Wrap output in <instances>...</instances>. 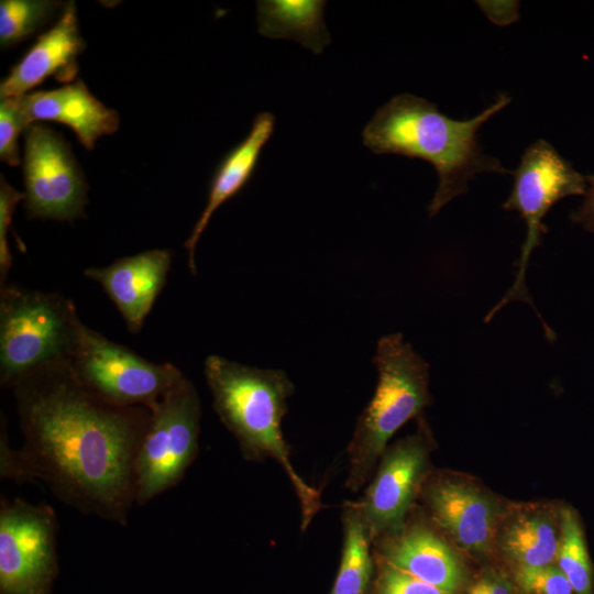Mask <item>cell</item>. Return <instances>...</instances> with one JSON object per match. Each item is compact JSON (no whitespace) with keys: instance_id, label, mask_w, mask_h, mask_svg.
<instances>
[{"instance_id":"cell-1","label":"cell","mask_w":594,"mask_h":594,"mask_svg":"<svg viewBox=\"0 0 594 594\" xmlns=\"http://www.w3.org/2000/svg\"><path fill=\"white\" fill-rule=\"evenodd\" d=\"M12 389L24 441L12 450L2 421L1 479L41 481L74 509L127 526L151 411L106 402L77 380L68 361L32 372Z\"/></svg>"},{"instance_id":"cell-2","label":"cell","mask_w":594,"mask_h":594,"mask_svg":"<svg viewBox=\"0 0 594 594\" xmlns=\"http://www.w3.org/2000/svg\"><path fill=\"white\" fill-rule=\"evenodd\" d=\"M509 102L507 94H498L477 116L454 120L424 98L400 94L378 108L364 127L363 144L375 154L420 158L433 165L438 187L428 206V213L433 217L464 194L476 174L514 175L497 158L484 154L477 142L479 129Z\"/></svg>"},{"instance_id":"cell-3","label":"cell","mask_w":594,"mask_h":594,"mask_svg":"<svg viewBox=\"0 0 594 594\" xmlns=\"http://www.w3.org/2000/svg\"><path fill=\"white\" fill-rule=\"evenodd\" d=\"M204 373L213 408L233 435L242 457L252 462L274 460L285 472L300 507V527L306 530L322 507L321 494L296 471L282 421L295 387L277 369H258L208 355Z\"/></svg>"},{"instance_id":"cell-4","label":"cell","mask_w":594,"mask_h":594,"mask_svg":"<svg viewBox=\"0 0 594 594\" xmlns=\"http://www.w3.org/2000/svg\"><path fill=\"white\" fill-rule=\"evenodd\" d=\"M373 363L378 380L373 397L359 416L346 448L344 485L359 492L372 477L391 438L431 403L429 365L402 333L382 337Z\"/></svg>"},{"instance_id":"cell-5","label":"cell","mask_w":594,"mask_h":594,"mask_svg":"<svg viewBox=\"0 0 594 594\" xmlns=\"http://www.w3.org/2000/svg\"><path fill=\"white\" fill-rule=\"evenodd\" d=\"M81 324L66 296L15 284L1 286V386L12 388L45 365L68 361Z\"/></svg>"},{"instance_id":"cell-6","label":"cell","mask_w":594,"mask_h":594,"mask_svg":"<svg viewBox=\"0 0 594 594\" xmlns=\"http://www.w3.org/2000/svg\"><path fill=\"white\" fill-rule=\"evenodd\" d=\"M150 411L134 465L138 505L176 486L199 451L201 404L186 376Z\"/></svg>"},{"instance_id":"cell-7","label":"cell","mask_w":594,"mask_h":594,"mask_svg":"<svg viewBox=\"0 0 594 594\" xmlns=\"http://www.w3.org/2000/svg\"><path fill=\"white\" fill-rule=\"evenodd\" d=\"M69 366L87 388L120 407L152 409L185 375L172 363H153L81 324Z\"/></svg>"},{"instance_id":"cell-8","label":"cell","mask_w":594,"mask_h":594,"mask_svg":"<svg viewBox=\"0 0 594 594\" xmlns=\"http://www.w3.org/2000/svg\"><path fill=\"white\" fill-rule=\"evenodd\" d=\"M514 176L512 193L503 208L517 211L525 220L526 240L517 263L515 282L503 299L487 314L485 322L513 300H522L534 307L526 287L525 274L532 250L541 244V237L547 233L543 218L559 200L584 195L587 186L586 177L542 139L525 150Z\"/></svg>"},{"instance_id":"cell-9","label":"cell","mask_w":594,"mask_h":594,"mask_svg":"<svg viewBox=\"0 0 594 594\" xmlns=\"http://www.w3.org/2000/svg\"><path fill=\"white\" fill-rule=\"evenodd\" d=\"M57 518L52 506L0 503V594H51L58 576Z\"/></svg>"},{"instance_id":"cell-10","label":"cell","mask_w":594,"mask_h":594,"mask_svg":"<svg viewBox=\"0 0 594 594\" xmlns=\"http://www.w3.org/2000/svg\"><path fill=\"white\" fill-rule=\"evenodd\" d=\"M435 441L424 418L417 429L382 453L363 496L356 501L372 541L398 528L417 506L431 474Z\"/></svg>"},{"instance_id":"cell-11","label":"cell","mask_w":594,"mask_h":594,"mask_svg":"<svg viewBox=\"0 0 594 594\" xmlns=\"http://www.w3.org/2000/svg\"><path fill=\"white\" fill-rule=\"evenodd\" d=\"M422 509L463 553L495 556V539L508 501L464 474L432 471L421 491Z\"/></svg>"},{"instance_id":"cell-12","label":"cell","mask_w":594,"mask_h":594,"mask_svg":"<svg viewBox=\"0 0 594 594\" xmlns=\"http://www.w3.org/2000/svg\"><path fill=\"white\" fill-rule=\"evenodd\" d=\"M24 208L31 219L74 221L85 216L87 183L69 143L40 123L24 131Z\"/></svg>"},{"instance_id":"cell-13","label":"cell","mask_w":594,"mask_h":594,"mask_svg":"<svg viewBox=\"0 0 594 594\" xmlns=\"http://www.w3.org/2000/svg\"><path fill=\"white\" fill-rule=\"evenodd\" d=\"M374 558L451 594L471 582L464 554L416 506L395 530L372 541Z\"/></svg>"},{"instance_id":"cell-14","label":"cell","mask_w":594,"mask_h":594,"mask_svg":"<svg viewBox=\"0 0 594 594\" xmlns=\"http://www.w3.org/2000/svg\"><path fill=\"white\" fill-rule=\"evenodd\" d=\"M84 50L76 4L68 1L57 22L37 37L1 80L0 98H21L50 77L66 85L74 82L78 73L77 59Z\"/></svg>"},{"instance_id":"cell-15","label":"cell","mask_w":594,"mask_h":594,"mask_svg":"<svg viewBox=\"0 0 594 594\" xmlns=\"http://www.w3.org/2000/svg\"><path fill=\"white\" fill-rule=\"evenodd\" d=\"M173 252L154 249L116 260L105 267H89L84 275L97 282L122 315L129 330L139 332L163 289Z\"/></svg>"},{"instance_id":"cell-16","label":"cell","mask_w":594,"mask_h":594,"mask_svg":"<svg viewBox=\"0 0 594 594\" xmlns=\"http://www.w3.org/2000/svg\"><path fill=\"white\" fill-rule=\"evenodd\" d=\"M562 505L554 502H508L495 539V556L510 571L554 564L561 536Z\"/></svg>"},{"instance_id":"cell-17","label":"cell","mask_w":594,"mask_h":594,"mask_svg":"<svg viewBox=\"0 0 594 594\" xmlns=\"http://www.w3.org/2000/svg\"><path fill=\"white\" fill-rule=\"evenodd\" d=\"M28 125L36 121H53L67 125L80 144L91 151L96 141L113 134L120 117L91 95L81 79L52 90L30 92L20 98Z\"/></svg>"},{"instance_id":"cell-18","label":"cell","mask_w":594,"mask_h":594,"mask_svg":"<svg viewBox=\"0 0 594 594\" xmlns=\"http://www.w3.org/2000/svg\"><path fill=\"white\" fill-rule=\"evenodd\" d=\"M275 116L270 111L255 114L248 135L229 151L217 166L209 187L207 204L184 243L188 267L196 274L195 250L202 232L218 208L241 191L253 177L262 151L275 130Z\"/></svg>"},{"instance_id":"cell-19","label":"cell","mask_w":594,"mask_h":594,"mask_svg":"<svg viewBox=\"0 0 594 594\" xmlns=\"http://www.w3.org/2000/svg\"><path fill=\"white\" fill-rule=\"evenodd\" d=\"M324 0H261L257 31L270 38H289L319 55L331 43L323 21Z\"/></svg>"},{"instance_id":"cell-20","label":"cell","mask_w":594,"mask_h":594,"mask_svg":"<svg viewBox=\"0 0 594 594\" xmlns=\"http://www.w3.org/2000/svg\"><path fill=\"white\" fill-rule=\"evenodd\" d=\"M342 550L329 594H371L376 564L372 539L356 502L342 508Z\"/></svg>"},{"instance_id":"cell-21","label":"cell","mask_w":594,"mask_h":594,"mask_svg":"<svg viewBox=\"0 0 594 594\" xmlns=\"http://www.w3.org/2000/svg\"><path fill=\"white\" fill-rule=\"evenodd\" d=\"M571 584L574 594H594V566L579 512L562 505L561 536L554 563Z\"/></svg>"},{"instance_id":"cell-22","label":"cell","mask_w":594,"mask_h":594,"mask_svg":"<svg viewBox=\"0 0 594 594\" xmlns=\"http://www.w3.org/2000/svg\"><path fill=\"white\" fill-rule=\"evenodd\" d=\"M65 3L48 0H1L0 46H14L42 28Z\"/></svg>"},{"instance_id":"cell-23","label":"cell","mask_w":594,"mask_h":594,"mask_svg":"<svg viewBox=\"0 0 594 594\" xmlns=\"http://www.w3.org/2000/svg\"><path fill=\"white\" fill-rule=\"evenodd\" d=\"M509 574L520 594H574L571 584L556 564L517 569Z\"/></svg>"},{"instance_id":"cell-24","label":"cell","mask_w":594,"mask_h":594,"mask_svg":"<svg viewBox=\"0 0 594 594\" xmlns=\"http://www.w3.org/2000/svg\"><path fill=\"white\" fill-rule=\"evenodd\" d=\"M21 110L20 98L1 99L0 102V160L16 166L20 163L19 136L28 128Z\"/></svg>"},{"instance_id":"cell-25","label":"cell","mask_w":594,"mask_h":594,"mask_svg":"<svg viewBox=\"0 0 594 594\" xmlns=\"http://www.w3.org/2000/svg\"><path fill=\"white\" fill-rule=\"evenodd\" d=\"M375 564L376 572L371 594H451L381 560L375 559Z\"/></svg>"},{"instance_id":"cell-26","label":"cell","mask_w":594,"mask_h":594,"mask_svg":"<svg viewBox=\"0 0 594 594\" xmlns=\"http://www.w3.org/2000/svg\"><path fill=\"white\" fill-rule=\"evenodd\" d=\"M25 195L10 186L1 175L0 182V283L6 285L8 273L12 266V255L9 249L8 231L19 201Z\"/></svg>"},{"instance_id":"cell-27","label":"cell","mask_w":594,"mask_h":594,"mask_svg":"<svg viewBox=\"0 0 594 594\" xmlns=\"http://www.w3.org/2000/svg\"><path fill=\"white\" fill-rule=\"evenodd\" d=\"M465 594H520L510 574L486 568L471 582Z\"/></svg>"},{"instance_id":"cell-28","label":"cell","mask_w":594,"mask_h":594,"mask_svg":"<svg viewBox=\"0 0 594 594\" xmlns=\"http://www.w3.org/2000/svg\"><path fill=\"white\" fill-rule=\"evenodd\" d=\"M586 191L580 208L571 215L573 222L594 233V173L586 176Z\"/></svg>"}]
</instances>
